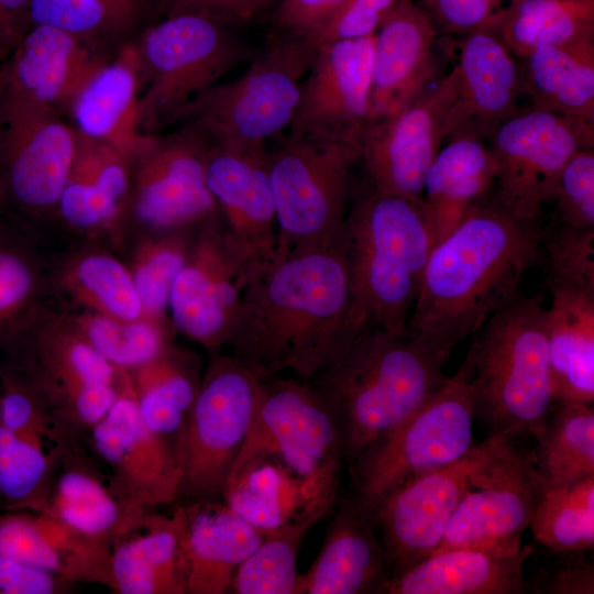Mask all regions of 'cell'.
I'll return each mask as SVG.
<instances>
[{
  "mask_svg": "<svg viewBox=\"0 0 594 594\" xmlns=\"http://www.w3.org/2000/svg\"><path fill=\"white\" fill-rule=\"evenodd\" d=\"M240 283L226 346L260 378L308 381L359 330L339 246L275 251L243 266Z\"/></svg>",
  "mask_w": 594,
  "mask_h": 594,
  "instance_id": "obj_1",
  "label": "cell"
},
{
  "mask_svg": "<svg viewBox=\"0 0 594 594\" xmlns=\"http://www.w3.org/2000/svg\"><path fill=\"white\" fill-rule=\"evenodd\" d=\"M542 228L491 195L431 250L407 328L446 364L453 349L520 292Z\"/></svg>",
  "mask_w": 594,
  "mask_h": 594,
  "instance_id": "obj_2",
  "label": "cell"
},
{
  "mask_svg": "<svg viewBox=\"0 0 594 594\" xmlns=\"http://www.w3.org/2000/svg\"><path fill=\"white\" fill-rule=\"evenodd\" d=\"M443 365L408 328L364 324L307 381L337 421L348 465L447 382Z\"/></svg>",
  "mask_w": 594,
  "mask_h": 594,
  "instance_id": "obj_3",
  "label": "cell"
},
{
  "mask_svg": "<svg viewBox=\"0 0 594 594\" xmlns=\"http://www.w3.org/2000/svg\"><path fill=\"white\" fill-rule=\"evenodd\" d=\"M356 329H407L435 235L422 201L370 190L352 198L339 242Z\"/></svg>",
  "mask_w": 594,
  "mask_h": 594,
  "instance_id": "obj_4",
  "label": "cell"
},
{
  "mask_svg": "<svg viewBox=\"0 0 594 594\" xmlns=\"http://www.w3.org/2000/svg\"><path fill=\"white\" fill-rule=\"evenodd\" d=\"M475 334L462 365L476 415L485 418L492 433L535 439L556 404L542 296L519 293Z\"/></svg>",
  "mask_w": 594,
  "mask_h": 594,
  "instance_id": "obj_5",
  "label": "cell"
},
{
  "mask_svg": "<svg viewBox=\"0 0 594 594\" xmlns=\"http://www.w3.org/2000/svg\"><path fill=\"white\" fill-rule=\"evenodd\" d=\"M0 350L3 362L28 378L84 441L119 394L123 371L80 334L62 302L47 296L0 336Z\"/></svg>",
  "mask_w": 594,
  "mask_h": 594,
  "instance_id": "obj_6",
  "label": "cell"
},
{
  "mask_svg": "<svg viewBox=\"0 0 594 594\" xmlns=\"http://www.w3.org/2000/svg\"><path fill=\"white\" fill-rule=\"evenodd\" d=\"M316 52L315 42L278 31L239 78L200 92L178 121L194 124L219 145L265 146L289 127Z\"/></svg>",
  "mask_w": 594,
  "mask_h": 594,
  "instance_id": "obj_7",
  "label": "cell"
},
{
  "mask_svg": "<svg viewBox=\"0 0 594 594\" xmlns=\"http://www.w3.org/2000/svg\"><path fill=\"white\" fill-rule=\"evenodd\" d=\"M360 162L358 141L290 135L267 153L277 252L339 245Z\"/></svg>",
  "mask_w": 594,
  "mask_h": 594,
  "instance_id": "obj_8",
  "label": "cell"
},
{
  "mask_svg": "<svg viewBox=\"0 0 594 594\" xmlns=\"http://www.w3.org/2000/svg\"><path fill=\"white\" fill-rule=\"evenodd\" d=\"M134 45L143 90L139 125L144 134L178 121L194 98L250 54L231 26L195 13L164 15L144 26Z\"/></svg>",
  "mask_w": 594,
  "mask_h": 594,
  "instance_id": "obj_9",
  "label": "cell"
},
{
  "mask_svg": "<svg viewBox=\"0 0 594 594\" xmlns=\"http://www.w3.org/2000/svg\"><path fill=\"white\" fill-rule=\"evenodd\" d=\"M476 408L463 365L425 403L349 465L356 494L374 508L394 490L464 457Z\"/></svg>",
  "mask_w": 594,
  "mask_h": 594,
  "instance_id": "obj_10",
  "label": "cell"
},
{
  "mask_svg": "<svg viewBox=\"0 0 594 594\" xmlns=\"http://www.w3.org/2000/svg\"><path fill=\"white\" fill-rule=\"evenodd\" d=\"M270 455L302 481L338 499L343 443L328 406L307 381L260 378L255 410L233 464Z\"/></svg>",
  "mask_w": 594,
  "mask_h": 594,
  "instance_id": "obj_11",
  "label": "cell"
},
{
  "mask_svg": "<svg viewBox=\"0 0 594 594\" xmlns=\"http://www.w3.org/2000/svg\"><path fill=\"white\" fill-rule=\"evenodd\" d=\"M258 382L231 354H210L179 444L185 501L222 499L251 427Z\"/></svg>",
  "mask_w": 594,
  "mask_h": 594,
  "instance_id": "obj_12",
  "label": "cell"
},
{
  "mask_svg": "<svg viewBox=\"0 0 594 594\" xmlns=\"http://www.w3.org/2000/svg\"><path fill=\"white\" fill-rule=\"evenodd\" d=\"M76 130L50 111L0 106V189L6 221L22 234L57 220Z\"/></svg>",
  "mask_w": 594,
  "mask_h": 594,
  "instance_id": "obj_13",
  "label": "cell"
},
{
  "mask_svg": "<svg viewBox=\"0 0 594 594\" xmlns=\"http://www.w3.org/2000/svg\"><path fill=\"white\" fill-rule=\"evenodd\" d=\"M518 435L491 433L473 485L433 551L454 548L517 552L544 484Z\"/></svg>",
  "mask_w": 594,
  "mask_h": 594,
  "instance_id": "obj_14",
  "label": "cell"
},
{
  "mask_svg": "<svg viewBox=\"0 0 594 594\" xmlns=\"http://www.w3.org/2000/svg\"><path fill=\"white\" fill-rule=\"evenodd\" d=\"M211 140L190 123L167 135L150 134L131 160V185L122 232L173 233L215 217L218 205L207 187Z\"/></svg>",
  "mask_w": 594,
  "mask_h": 594,
  "instance_id": "obj_15",
  "label": "cell"
},
{
  "mask_svg": "<svg viewBox=\"0 0 594 594\" xmlns=\"http://www.w3.org/2000/svg\"><path fill=\"white\" fill-rule=\"evenodd\" d=\"M496 177L492 196L525 221H538L578 150L594 147V123L539 108L519 110L486 141Z\"/></svg>",
  "mask_w": 594,
  "mask_h": 594,
  "instance_id": "obj_16",
  "label": "cell"
},
{
  "mask_svg": "<svg viewBox=\"0 0 594 594\" xmlns=\"http://www.w3.org/2000/svg\"><path fill=\"white\" fill-rule=\"evenodd\" d=\"M87 447L108 466L112 492L136 513L180 498L178 454L143 421L127 371L113 405L90 429Z\"/></svg>",
  "mask_w": 594,
  "mask_h": 594,
  "instance_id": "obj_17",
  "label": "cell"
},
{
  "mask_svg": "<svg viewBox=\"0 0 594 594\" xmlns=\"http://www.w3.org/2000/svg\"><path fill=\"white\" fill-rule=\"evenodd\" d=\"M488 448L487 437L461 459L404 483L373 508L393 576L437 549Z\"/></svg>",
  "mask_w": 594,
  "mask_h": 594,
  "instance_id": "obj_18",
  "label": "cell"
},
{
  "mask_svg": "<svg viewBox=\"0 0 594 594\" xmlns=\"http://www.w3.org/2000/svg\"><path fill=\"white\" fill-rule=\"evenodd\" d=\"M455 91L452 68L405 108L364 128L360 162L374 190L422 201L425 176L444 142V120Z\"/></svg>",
  "mask_w": 594,
  "mask_h": 594,
  "instance_id": "obj_19",
  "label": "cell"
},
{
  "mask_svg": "<svg viewBox=\"0 0 594 594\" xmlns=\"http://www.w3.org/2000/svg\"><path fill=\"white\" fill-rule=\"evenodd\" d=\"M114 54L61 29L31 26L0 66V105L69 116L80 90Z\"/></svg>",
  "mask_w": 594,
  "mask_h": 594,
  "instance_id": "obj_20",
  "label": "cell"
},
{
  "mask_svg": "<svg viewBox=\"0 0 594 594\" xmlns=\"http://www.w3.org/2000/svg\"><path fill=\"white\" fill-rule=\"evenodd\" d=\"M373 53L374 34L317 44L288 134L359 142L370 117Z\"/></svg>",
  "mask_w": 594,
  "mask_h": 594,
  "instance_id": "obj_21",
  "label": "cell"
},
{
  "mask_svg": "<svg viewBox=\"0 0 594 594\" xmlns=\"http://www.w3.org/2000/svg\"><path fill=\"white\" fill-rule=\"evenodd\" d=\"M463 36L453 67L457 91L444 120V142L487 141L520 110L521 67L490 24Z\"/></svg>",
  "mask_w": 594,
  "mask_h": 594,
  "instance_id": "obj_22",
  "label": "cell"
},
{
  "mask_svg": "<svg viewBox=\"0 0 594 594\" xmlns=\"http://www.w3.org/2000/svg\"><path fill=\"white\" fill-rule=\"evenodd\" d=\"M206 183L227 220V240L246 265L276 249L277 221L263 147H230L211 141Z\"/></svg>",
  "mask_w": 594,
  "mask_h": 594,
  "instance_id": "obj_23",
  "label": "cell"
},
{
  "mask_svg": "<svg viewBox=\"0 0 594 594\" xmlns=\"http://www.w3.org/2000/svg\"><path fill=\"white\" fill-rule=\"evenodd\" d=\"M170 288L168 308L175 327L209 354L227 345L240 299L241 261L227 238L206 230Z\"/></svg>",
  "mask_w": 594,
  "mask_h": 594,
  "instance_id": "obj_24",
  "label": "cell"
},
{
  "mask_svg": "<svg viewBox=\"0 0 594 594\" xmlns=\"http://www.w3.org/2000/svg\"><path fill=\"white\" fill-rule=\"evenodd\" d=\"M337 502L322 547L299 576L298 594H386L393 572L373 508L358 495Z\"/></svg>",
  "mask_w": 594,
  "mask_h": 594,
  "instance_id": "obj_25",
  "label": "cell"
},
{
  "mask_svg": "<svg viewBox=\"0 0 594 594\" xmlns=\"http://www.w3.org/2000/svg\"><path fill=\"white\" fill-rule=\"evenodd\" d=\"M437 33L422 6L397 1L374 34L369 123L396 113L429 89Z\"/></svg>",
  "mask_w": 594,
  "mask_h": 594,
  "instance_id": "obj_26",
  "label": "cell"
},
{
  "mask_svg": "<svg viewBox=\"0 0 594 594\" xmlns=\"http://www.w3.org/2000/svg\"><path fill=\"white\" fill-rule=\"evenodd\" d=\"M0 556L70 584L111 586V547L46 510L0 513Z\"/></svg>",
  "mask_w": 594,
  "mask_h": 594,
  "instance_id": "obj_27",
  "label": "cell"
},
{
  "mask_svg": "<svg viewBox=\"0 0 594 594\" xmlns=\"http://www.w3.org/2000/svg\"><path fill=\"white\" fill-rule=\"evenodd\" d=\"M76 130V129H75ZM131 185V162L114 146L76 130V147L57 220L94 240L118 239Z\"/></svg>",
  "mask_w": 594,
  "mask_h": 594,
  "instance_id": "obj_28",
  "label": "cell"
},
{
  "mask_svg": "<svg viewBox=\"0 0 594 594\" xmlns=\"http://www.w3.org/2000/svg\"><path fill=\"white\" fill-rule=\"evenodd\" d=\"M183 522L187 594L229 593L240 564L262 541L222 499L177 504Z\"/></svg>",
  "mask_w": 594,
  "mask_h": 594,
  "instance_id": "obj_29",
  "label": "cell"
},
{
  "mask_svg": "<svg viewBox=\"0 0 594 594\" xmlns=\"http://www.w3.org/2000/svg\"><path fill=\"white\" fill-rule=\"evenodd\" d=\"M141 91L140 62L133 38L122 44L80 90L69 112L73 127L114 146L131 162L150 136L139 125Z\"/></svg>",
  "mask_w": 594,
  "mask_h": 594,
  "instance_id": "obj_30",
  "label": "cell"
},
{
  "mask_svg": "<svg viewBox=\"0 0 594 594\" xmlns=\"http://www.w3.org/2000/svg\"><path fill=\"white\" fill-rule=\"evenodd\" d=\"M222 501L265 535L307 516L322 519L338 499L302 481L276 459L257 455L232 468Z\"/></svg>",
  "mask_w": 594,
  "mask_h": 594,
  "instance_id": "obj_31",
  "label": "cell"
},
{
  "mask_svg": "<svg viewBox=\"0 0 594 594\" xmlns=\"http://www.w3.org/2000/svg\"><path fill=\"white\" fill-rule=\"evenodd\" d=\"M532 546L517 552L454 548L428 557L394 575L386 594H521L524 566Z\"/></svg>",
  "mask_w": 594,
  "mask_h": 594,
  "instance_id": "obj_32",
  "label": "cell"
},
{
  "mask_svg": "<svg viewBox=\"0 0 594 594\" xmlns=\"http://www.w3.org/2000/svg\"><path fill=\"white\" fill-rule=\"evenodd\" d=\"M87 449L84 443L64 449L45 510L112 548L146 513H136L112 492Z\"/></svg>",
  "mask_w": 594,
  "mask_h": 594,
  "instance_id": "obj_33",
  "label": "cell"
},
{
  "mask_svg": "<svg viewBox=\"0 0 594 594\" xmlns=\"http://www.w3.org/2000/svg\"><path fill=\"white\" fill-rule=\"evenodd\" d=\"M111 590L120 594H187L183 522L151 510L111 548Z\"/></svg>",
  "mask_w": 594,
  "mask_h": 594,
  "instance_id": "obj_34",
  "label": "cell"
},
{
  "mask_svg": "<svg viewBox=\"0 0 594 594\" xmlns=\"http://www.w3.org/2000/svg\"><path fill=\"white\" fill-rule=\"evenodd\" d=\"M495 177L496 167L486 141L463 138L441 146L422 187V204L435 245L492 195Z\"/></svg>",
  "mask_w": 594,
  "mask_h": 594,
  "instance_id": "obj_35",
  "label": "cell"
},
{
  "mask_svg": "<svg viewBox=\"0 0 594 594\" xmlns=\"http://www.w3.org/2000/svg\"><path fill=\"white\" fill-rule=\"evenodd\" d=\"M548 359L554 402L594 400V295L550 288Z\"/></svg>",
  "mask_w": 594,
  "mask_h": 594,
  "instance_id": "obj_36",
  "label": "cell"
},
{
  "mask_svg": "<svg viewBox=\"0 0 594 594\" xmlns=\"http://www.w3.org/2000/svg\"><path fill=\"white\" fill-rule=\"evenodd\" d=\"M48 284L69 309H84L118 319L144 316L130 270L97 244L68 251L55 264Z\"/></svg>",
  "mask_w": 594,
  "mask_h": 594,
  "instance_id": "obj_37",
  "label": "cell"
},
{
  "mask_svg": "<svg viewBox=\"0 0 594 594\" xmlns=\"http://www.w3.org/2000/svg\"><path fill=\"white\" fill-rule=\"evenodd\" d=\"M520 59L532 107L594 123V40L540 47Z\"/></svg>",
  "mask_w": 594,
  "mask_h": 594,
  "instance_id": "obj_38",
  "label": "cell"
},
{
  "mask_svg": "<svg viewBox=\"0 0 594 594\" xmlns=\"http://www.w3.org/2000/svg\"><path fill=\"white\" fill-rule=\"evenodd\" d=\"M128 373L143 421L179 458L180 439L201 378L195 361L169 345Z\"/></svg>",
  "mask_w": 594,
  "mask_h": 594,
  "instance_id": "obj_39",
  "label": "cell"
},
{
  "mask_svg": "<svg viewBox=\"0 0 594 594\" xmlns=\"http://www.w3.org/2000/svg\"><path fill=\"white\" fill-rule=\"evenodd\" d=\"M490 25L521 58L540 47L594 40V0H519L496 11Z\"/></svg>",
  "mask_w": 594,
  "mask_h": 594,
  "instance_id": "obj_40",
  "label": "cell"
},
{
  "mask_svg": "<svg viewBox=\"0 0 594 594\" xmlns=\"http://www.w3.org/2000/svg\"><path fill=\"white\" fill-rule=\"evenodd\" d=\"M153 8L151 0H31L30 28L61 29L114 54L143 30Z\"/></svg>",
  "mask_w": 594,
  "mask_h": 594,
  "instance_id": "obj_41",
  "label": "cell"
},
{
  "mask_svg": "<svg viewBox=\"0 0 594 594\" xmlns=\"http://www.w3.org/2000/svg\"><path fill=\"white\" fill-rule=\"evenodd\" d=\"M531 449L544 488L594 476L593 403L557 402Z\"/></svg>",
  "mask_w": 594,
  "mask_h": 594,
  "instance_id": "obj_42",
  "label": "cell"
},
{
  "mask_svg": "<svg viewBox=\"0 0 594 594\" xmlns=\"http://www.w3.org/2000/svg\"><path fill=\"white\" fill-rule=\"evenodd\" d=\"M535 540L552 553L594 548V476L544 488L529 522Z\"/></svg>",
  "mask_w": 594,
  "mask_h": 594,
  "instance_id": "obj_43",
  "label": "cell"
},
{
  "mask_svg": "<svg viewBox=\"0 0 594 594\" xmlns=\"http://www.w3.org/2000/svg\"><path fill=\"white\" fill-rule=\"evenodd\" d=\"M65 448L46 449L0 425V510H45Z\"/></svg>",
  "mask_w": 594,
  "mask_h": 594,
  "instance_id": "obj_44",
  "label": "cell"
},
{
  "mask_svg": "<svg viewBox=\"0 0 594 594\" xmlns=\"http://www.w3.org/2000/svg\"><path fill=\"white\" fill-rule=\"evenodd\" d=\"M67 310L80 334L119 370L132 371L170 345L163 319L143 316L124 320L84 309Z\"/></svg>",
  "mask_w": 594,
  "mask_h": 594,
  "instance_id": "obj_45",
  "label": "cell"
},
{
  "mask_svg": "<svg viewBox=\"0 0 594 594\" xmlns=\"http://www.w3.org/2000/svg\"><path fill=\"white\" fill-rule=\"evenodd\" d=\"M320 520L318 516H307L265 534L238 568L229 593L298 594V552L305 536Z\"/></svg>",
  "mask_w": 594,
  "mask_h": 594,
  "instance_id": "obj_46",
  "label": "cell"
},
{
  "mask_svg": "<svg viewBox=\"0 0 594 594\" xmlns=\"http://www.w3.org/2000/svg\"><path fill=\"white\" fill-rule=\"evenodd\" d=\"M48 277L31 238L0 226V336L47 296Z\"/></svg>",
  "mask_w": 594,
  "mask_h": 594,
  "instance_id": "obj_47",
  "label": "cell"
},
{
  "mask_svg": "<svg viewBox=\"0 0 594 594\" xmlns=\"http://www.w3.org/2000/svg\"><path fill=\"white\" fill-rule=\"evenodd\" d=\"M0 425L46 449L86 443L59 421L28 378L1 361Z\"/></svg>",
  "mask_w": 594,
  "mask_h": 594,
  "instance_id": "obj_48",
  "label": "cell"
},
{
  "mask_svg": "<svg viewBox=\"0 0 594 594\" xmlns=\"http://www.w3.org/2000/svg\"><path fill=\"white\" fill-rule=\"evenodd\" d=\"M164 234H144L128 265L144 316L154 319H163L174 279L189 255L183 240Z\"/></svg>",
  "mask_w": 594,
  "mask_h": 594,
  "instance_id": "obj_49",
  "label": "cell"
},
{
  "mask_svg": "<svg viewBox=\"0 0 594 594\" xmlns=\"http://www.w3.org/2000/svg\"><path fill=\"white\" fill-rule=\"evenodd\" d=\"M549 288L594 295V228L559 222L546 238Z\"/></svg>",
  "mask_w": 594,
  "mask_h": 594,
  "instance_id": "obj_50",
  "label": "cell"
},
{
  "mask_svg": "<svg viewBox=\"0 0 594 594\" xmlns=\"http://www.w3.org/2000/svg\"><path fill=\"white\" fill-rule=\"evenodd\" d=\"M551 204L559 222L594 228V147L578 150L566 161Z\"/></svg>",
  "mask_w": 594,
  "mask_h": 594,
  "instance_id": "obj_51",
  "label": "cell"
},
{
  "mask_svg": "<svg viewBox=\"0 0 594 594\" xmlns=\"http://www.w3.org/2000/svg\"><path fill=\"white\" fill-rule=\"evenodd\" d=\"M398 0H349L328 22L316 44L375 34Z\"/></svg>",
  "mask_w": 594,
  "mask_h": 594,
  "instance_id": "obj_52",
  "label": "cell"
},
{
  "mask_svg": "<svg viewBox=\"0 0 594 594\" xmlns=\"http://www.w3.org/2000/svg\"><path fill=\"white\" fill-rule=\"evenodd\" d=\"M560 552L559 559L542 569L535 581V592L548 594H593L594 564L585 553Z\"/></svg>",
  "mask_w": 594,
  "mask_h": 594,
  "instance_id": "obj_53",
  "label": "cell"
},
{
  "mask_svg": "<svg viewBox=\"0 0 594 594\" xmlns=\"http://www.w3.org/2000/svg\"><path fill=\"white\" fill-rule=\"evenodd\" d=\"M349 0H280L275 11L278 31L316 40Z\"/></svg>",
  "mask_w": 594,
  "mask_h": 594,
  "instance_id": "obj_54",
  "label": "cell"
},
{
  "mask_svg": "<svg viewBox=\"0 0 594 594\" xmlns=\"http://www.w3.org/2000/svg\"><path fill=\"white\" fill-rule=\"evenodd\" d=\"M435 26L466 35L488 25L498 11L490 0H424Z\"/></svg>",
  "mask_w": 594,
  "mask_h": 594,
  "instance_id": "obj_55",
  "label": "cell"
},
{
  "mask_svg": "<svg viewBox=\"0 0 594 594\" xmlns=\"http://www.w3.org/2000/svg\"><path fill=\"white\" fill-rule=\"evenodd\" d=\"M164 15L195 13L215 19L229 26L252 19L261 3L258 0H151Z\"/></svg>",
  "mask_w": 594,
  "mask_h": 594,
  "instance_id": "obj_56",
  "label": "cell"
},
{
  "mask_svg": "<svg viewBox=\"0 0 594 594\" xmlns=\"http://www.w3.org/2000/svg\"><path fill=\"white\" fill-rule=\"evenodd\" d=\"M70 583L0 556V594H58Z\"/></svg>",
  "mask_w": 594,
  "mask_h": 594,
  "instance_id": "obj_57",
  "label": "cell"
},
{
  "mask_svg": "<svg viewBox=\"0 0 594 594\" xmlns=\"http://www.w3.org/2000/svg\"><path fill=\"white\" fill-rule=\"evenodd\" d=\"M31 0H0V65L30 29Z\"/></svg>",
  "mask_w": 594,
  "mask_h": 594,
  "instance_id": "obj_58",
  "label": "cell"
},
{
  "mask_svg": "<svg viewBox=\"0 0 594 594\" xmlns=\"http://www.w3.org/2000/svg\"><path fill=\"white\" fill-rule=\"evenodd\" d=\"M492 2V4L497 9H503L516 1H519V0H490Z\"/></svg>",
  "mask_w": 594,
  "mask_h": 594,
  "instance_id": "obj_59",
  "label": "cell"
},
{
  "mask_svg": "<svg viewBox=\"0 0 594 594\" xmlns=\"http://www.w3.org/2000/svg\"><path fill=\"white\" fill-rule=\"evenodd\" d=\"M3 223H6V219L3 215L2 197H1V189H0V226Z\"/></svg>",
  "mask_w": 594,
  "mask_h": 594,
  "instance_id": "obj_60",
  "label": "cell"
},
{
  "mask_svg": "<svg viewBox=\"0 0 594 594\" xmlns=\"http://www.w3.org/2000/svg\"><path fill=\"white\" fill-rule=\"evenodd\" d=\"M258 1L261 3V7L263 8V7H265L266 4L271 3L274 0H258Z\"/></svg>",
  "mask_w": 594,
  "mask_h": 594,
  "instance_id": "obj_61",
  "label": "cell"
},
{
  "mask_svg": "<svg viewBox=\"0 0 594 594\" xmlns=\"http://www.w3.org/2000/svg\"><path fill=\"white\" fill-rule=\"evenodd\" d=\"M1 66V65H0Z\"/></svg>",
  "mask_w": 594,
  "mask_h": 594,
  "instance_id": "obj_62",
  "label": "cell"
}]
</instances>
